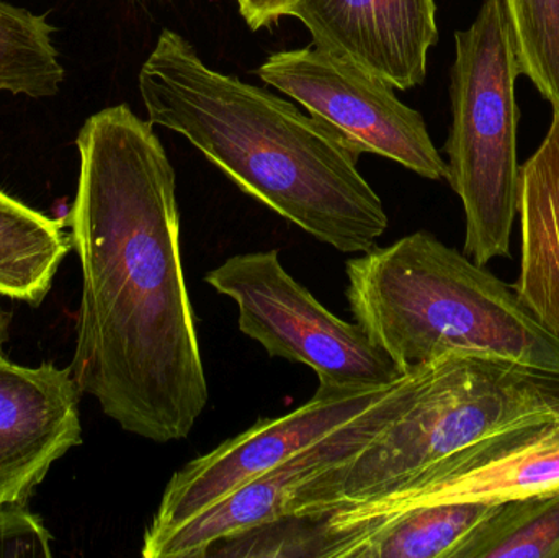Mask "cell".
Returning <instances> with one entry per match:
<instances>
[{
	"mask_svg": "<svg viewBox=\"0 0 559 558\" xmlns=\"http://www.w3.org/2000/svg\"><path fill=\"white\" fill-rule=\"evenodd\" d=\"M258 75L337 131L358 154H378L429 180L449 166L430 140L423 115L404 105L393 85L314 45L269 56Z\"/></svg>",
	"mask_w": 559,
	"mask_h": 558,
	"instance_id": "7",
	"label": "cell"
},
{
	"mask_svg": "<svg viewBox=\"0 0 559 558\" xmlns=\"http://www.w3.org/2000/svg\"><path fill=\"white\" fill-rule=\"evenodd\" d=\"M7 314L3 313L2 308H0V359H3L2 347L7 341Z\"/></svg>",
	"mask_w": 559,
	"mask_h": 558,
	"instance_id": "19",
	"label": "cell"
},
{
	"mask_svg": "<svg viewBox=\"0 0 559 558\" xmlns=\"http://www.w3.org/2000/svg\"><path fill=\"white\" fill-rule=\"evenodd\" d=\"M296 0H238L239 12L252 29L274 25L282 16H289Z\"/></svg>",
	"mask_w": 559,
	"mask_h": 558,
	"instance_id": "18",
	"label": "cell"
},
{
	"mask_svg": "<svg viewBox=\"0 0 559 558\" xmlns=\"http://www.w3.org/2000/svg\"><path fill=\"white\" fill-rule=\"evenodd\" d=\"M522 75L511 22L502 0H485L475 22L455 33L450 72L452 127L447 166L465 210V254L476 264L511 258L518 218L515 81Z\"/></svg>",
	"mask_w": 559,
	"mask_h": 558,
	"instance_id": "5",
	"label": "cell"
},
{
	"mask_svg": "<svg viewBox=\"0 0 559 558\" xmlns=\"http://www.w3.org/2000/svg\"><path fill=\"white\" fill-rule=\"evenodd\" d=\"M206 284L238 307L239 330L269 356L314 370L319 387L374 390L404 373L358 323L335 317L292 277L277 249L233 256L206 274Z\"/></svg>",
	"mask_w": 559,
	"mask_h": 558,
	"instance_id": "6",
	"label": "cell"
},
{
	"mask_svg": "<svg viewBox=\"0 0 559 558\" xmlns=\"http://www.w3.org/2000/svg\"><path fill=\"white\" fill-rule=\"evenodd\" d=\"M518 218L521 271L512 285L532 313L559 337V114L521 166Z\"/></svg>",
	"mask_w": 559,
	"mask_h": 558,
	"instance_id": "13",
	"label": "cell"
},
{
	"mask_svg": "<svg viewBox=\"0 0 559 558\" xmlns=\"http://www.w3.org/2000/svg\"><path fill=\"white\" fill-rule=\"evenodd\" d=\"M394 383L374 390L318 387L316 395L295 412L264 419L215 451L193 459L170 478L144 539L180 526L242 485L295 458L357 418L383 399Z\"/></svg>",
	"mask_w": 559,
	"mask_h": 558,
	"instance_id": "8",
	"label": "cell"
},
{
	"mask_svg": "<svg viewBox=\"0 0 559 558\" xmlns=\"http://www.w3.org/2000/svg\"><path fill=\"white\" fill-rule=\"evenodd\" d=\"M522 75L559 114V0H502Z\"/></svg>",
	"mask_w": 559,
	"mask_h": 558,
	"instance_id": "17",
	"label": "cell"
},
{
	"mask_svg": "<svg viewBox=\"0 0 559 558\" xmlns=\"http://www.w3.org/2000/svg\"><path fill=\"white\" fill-rule=\"evenodd\" d=\"M71 248L62 222L0 190V297L41 305Z\"/></svg>",
	"mask_w": 559,
	"mask_h": 558,
	"instance_id": "14",
	"label": "cell"
},
{
	"mask_svg": "<svg viewBox=\"0 0 559 558\" xmlns=\"http://www.w3.org/2000/svg\"><path fill=\"white\" fill-rule=\"evenodd\" d=\"M151 121L104 108L79 131L71 239L82 300L71 372L123 431L182 441L209 405L180 254L176 170Z\"/></svg>",
	"mask_w": 559,
	"mask_h": 558,
	"instance_id": "1",
	"label": "cell"
},
{
	"mask_svg": "<svg viewBox=\"0 0 559 558\" xmlns=\"http://www.w3.org/2000/svg\"><path fill=\"white\" fill-rule=\"evenodd\" d=\"M424 366L404 373L390 392L295 458L239 487L202 513L154 539H143L146 558L205 557L215 544L288 517V504L301 485L354 458L386 428L413 399Z\"/></svg>",
	"mask_w": 559,
	"mask_h": 558,
	"instance_id": "9",
	"label": "cell"
},
{
	"mask_svg": "<svg viewBox=\"0 0 559 558\" xmlns=\"http://www.w3.org/2000/svg\"><path fill=\"white\" fill-rule=\"evenodd\" d=\"M558 490L559 408L491 432L381 497L337 511L373 514L437 501L501 504Z\"/></svg>",
	"mask_w": 559,
	"mask_h": 558,
	"instance_id": "10",
	"label": "cell"
},
{
	"mask_svg": "<svg viewBox=\"0 0 559 558\" xmlns=\"http://www.w3.org/2000/svg\"><path fill=\"white\" fill-rule=\"evenodd\" d=\"M71 367L0 359V508L28 503L52 465L82 442Z\"/></svg>",
	"mask_w": 559,
	"mask_h": 558,
	"instance_id": "11",
	"label": "cell"
},
{
	"mask_svg": "<svg viewBox=\"0 0 559 558\" xmlns=\"http://www.w3.org/2000/svg\"><path fill=\"white\" fill-rule=\"evenodd\" d=\"M433 0H296L289 16L312 45L347 59L400 91L426 81L439 41Z\"/></svg>",
	"mask_w": 559,
	"mask_h": 558,
	"instance_id": "12",
	"label": "cell"
},
{
	"mask_svg": "<svg viewBox=\"0 0 559 558\" xmlns=\"http://www.w3.org/2000/svg\"><path fill=\"white\" fill-rule=\"evenodd\" d=\"M559 408V376L478 354L424 366L409 405L354 458L306 482L288 517L321 518L374 500L506 426Z\"/></svg>",
	"mask_w": 559,
	"mask_h": 558,
	"instance_id": "4",
	"label": "cell"
},
{
	"mask_svg": "<svg viewBox=\"0 0 559 558\" xmlns=\"http://www.w3.org/2000/svg\"><path fill=\"white\" fill-rule=\"evenodd\" d=\"M46 15L0 0V94L52 97L66 71Z\"/></svg>",
	"mask_w": 559,
	"mask_h": 558,
	"instance_id": "15",
	"label": "cell"
},
{
	"mask_svg": "<svg viewBox=\"0 0 559 558\" xmlns=\"http://www.w3.org/2000/svg\"><path fill=\"white\" fill-rule=\"evenodd\" d=\"M459 558H559V490L499 504Z\"/></svg>",
	"mask_w": 559,
	"mask_h": 558,
	"instance_id": "16",
	"label": "cell"
},
{
	"mask_svg": "<svg viewBox=\"0 0 559 558\" xmlns=\"http://www.w3.org/2000/svg\"><path fill=\"white\" fill-rule=\"evenodd\" d=\"M138 87L151 123L186 138L242 192L318 241L361 254L386 231L383 202L337 131L210 68L174 29L160 33Z\"/></svg>",
	"mask_w": 559,
	"mask_h": 558,
	"instance_id": "2",
	"label": "cell"
},
{
	"mask_svg": "<svg viewBox=\"0 0 559 558\" xmlns=\"http://www.w3.org/2000/svg\"><path fill=\"white\" fill-rule=\"evenodd\" d=\"M355 323L409 372L447 354H478L559 376V337L486 265L427 231L348 259Z\"/></svg>",
	"mask_w": 559,
	"mask_h": 558,
	"instance_id": "3",
	"label": "cell"
}]
</instances>
